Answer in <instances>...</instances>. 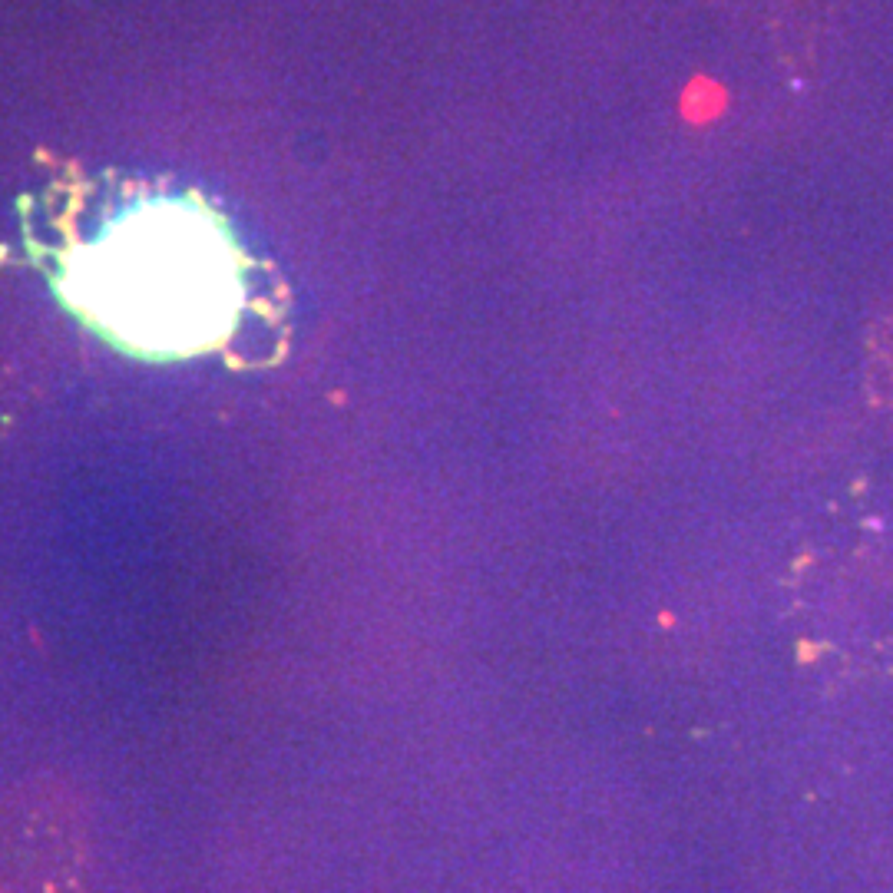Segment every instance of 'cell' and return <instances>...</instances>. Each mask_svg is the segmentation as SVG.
Masks as SVG:
<instances>
[{"instance_id": "obj_1", "label": "cell", "mask_w": 893, "mask_h": 893, "mask_svg": "<svg viewBox=\"0 0 893 893\" xmlns=\"http://www.w3.org/2000/svg\"><path fill=\"white\" fill-rule=\"evenodd\" d=\"M67 308L139 358H196L225 344L245 305V255L186 192H136L53 249Z\"/></svg>"}]
</instances>
